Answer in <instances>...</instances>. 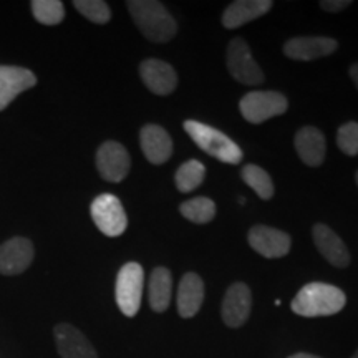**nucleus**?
Listing matches in <instances>:
<instances>
[{
    "instance_id": "obj_1",
    "label": "nucleus",
    "mask_w": 358,
    "mask_h": 358,
    "mask_svg": "<svg viewBox=\"0 0 358 358\" xmlns=\"http://www.w3.org/2000/svg\"><path fill=\"white\" fill-rule=\"evenodd\" d=\"M127 7L131 13L133 22L141 34L155 43L171 40L178 32L176 20L161 2L156 0H129Z\"/></svg>"
},
{
    "instance_id": "obj_2",
    "label": "nucleus",
    "mask_w": 358,
    "mask_h": 358,
    "mask_svg": "<svg viewBox=\"0 0 358 358\" xmlns=\"http://www.w3.org/2000/svg\"><path fill=\"white\" fill-rule=\"evenodd\" d=\"M347 297L343 290L324 282L303 285L292 301V310L301 317H329L345 307Z\"/></svg>"
},
{
    "instance_id": "obj_3",
    "label": "nucleus",
    "mask_w": 358,
    "mask_h": 358,
    "mask_svg": "<svg viewBox=\"0 0 358 358\" xmlns=\"http://www.w3.org/2000/svg\"><path fill=\"white\" fill-rule=\"evenodd\" d=\"M185 129L204 153L213 156L221 163L239 164L243 161L244 153L239 145L219 129L201 122H194V120L185 122Z\"/></svg>"
},
{
    "instance_id": "obj_4",
    "label": "nucleus",
    "mask_w": 358,
    "mask_h": 358,
    "mask_svg": "<svg viewBox=\"0 0 358 358\" xmlns=\"http://www.w3.org/2000/svg\"><path fill=\"white\" fill-rule=\"evenodd\" d=\"M145 272L136 262H128L120 268L116 277V303L127 317H134L141 307Z\"/></svg>"
},
{
    "instance_id": "obj_5",
    "label": "nucleus",
    "mask_w": 358,
    "mask_h": 358,
    "mask_svg": "<svg viewBox=\"0 0 358 358\" xmlns=\"http://www.w3.org/2000/svg\"><path fill=\"white\" fill-rule=\"evenodd\" d=\"M289 108L287 98L277 92H249L239 101L241 113L249 123L261 124Z\"/></svg>"
},
{
    "instance_id": "obj_6",
    "label": "nucleus",
    "mask_w": 358,
    "mask_h": 358,
    "mask_svg": "<svg viewBox=\"0 0 358 358\" xmlns=\"http://www.w3.org/2000/svg\"><path fill=\"white\" fill-rule=\"evenodd\" d=\"M92 217L98 229L108 237H118L127 231V213H124L122 201L113 194H100L93 201Z\"/></svg>"
},
{
    "instance_id": "obj_7",
    "label": "nucleus",
    "mask_w": 358,
    "mask_h": 358,
    "mask_svg": "<svg viewBox=\"0 0 358 358\" xmlns=\"http://www.w3.org/2000/svg\"><path fill=\"white\" fill-rule=\"evenodd\" d=\"M227 69L237 82L244 85H259L264 82V73L245 40L232 38L227 47Z\"/></svg>"
},
{
    "instance_id": "obj_8",
    "label": "nucleus",
    "mask_w": 358,
    "mask_h": 358,
    "mask_svg": "<svg viewBox=\"0 0 358 358\" xmlns=\"http://www.w3.org/2000/svg\"><path fill=\"white\" fill-rule=\"evenodd\" d=\"M96 168L103 179L120 182L128 176L131 158L123 145L116 141H105L96 151Z\"/></svg>"
},
{
    "instance_id": "obj_9",
    "label": "nucleus",
    "mask_w": 358,
    "mask_h": 358,
    "mask_svg": "<svg viewBox=\"0 0 358 358\" xmlns=\"http://www.w3.org/2000/svg\"><path fill=\"white\" fill-rule=\"evenodd\" d=\"M250 248L267 259H279L287 256L292 239L287 232L268 226H254L249 231Z\"/></svg>"
},
{
    "instance_id": "obj_10",
    "label": "nucleus",
    "mask_w": 358,
    "mask_h": 358,
    "mask_svg": "<svg viewBox=\"0 0 358 358\" xmlns=\"http://www.w3.org/2000/svg\"><path fill=\"white\" fill-rule=\"evenodd\" d=\"M252 307V294L243 282H236L227 289L222 301V320L231 329L243 327L250 315Z\"/></svg>"
},
{
    "instance_id": "obj_11",
    "label": "nucleus",
    "mask_w": 358,
    "mask_h": 358,
    "mask_svg": "<svg viewBox=\"0 0 358 358\" xmlns=\"http://www.w3.org/2000/svg\"><path fill=\"white\" fill-rule=\"evenodd\" d=\"M34 261V245L25 237H12L0 245V274L19 275Z\"/></svg>"
},
{
    "instance_id": "obj_12",
    "label": "nucleus",
    "mask_w": 358,
    "mask_h": 358,
    "mask_svg": "<svg viewBox=\"0 0 358 358\" xmlns=\"http://www.w3.org/2000/svg\"><path fill=\"white\" fill-rule=\"evenodd\" d=\"M140 75L143 83L155 95H169L176 90L178 75L174 69L166 62L158 60V58H146L140 65Z\"/></svg>"
},
{
    "instance_id": "obj_13",
    "label": "nucleus",
    "mask_w": 358,
    "mask_h": 358,
    "mask_svg": "<svg viewBox=\"0 0 358 358\" xmlns=\"http://www.w3.org/2000/svg\"><path fill=\"white\" fill-rule=\"evenodd\" d=\"M62 358H98L90 340L70 324H58L53 330Z\"/></svg>"
},
{
    "instance_id": "obj_14",
    "label": "nucleus",
    "mask_w": 358,
    "mask_h": 358,
    "mask_svg": "<svg viewBox=\"0 0 358 358\" xmlns=\"http://www.w3.org/2000/svg\"><path fill=\"white\" fill-rule=\"evenodd\" d=\"M37 83V78L30 70L20 66L0 65V111L6 110L10 103Z\"/></svg>"
},
{
    "instance_id": "obj_15",
    "label": "nucleus",
    "mask_w": 358,
    "mask_h": 358,
    "mask_svg": "<svg viewBox=\"0 0 358 358\" xmlns=\"http://www.w3.org/2000/svg\"><path fill=\"white\" fill-rule=\"evenodd\" d=\"M337 48V40L330 37H295L284 45V53L292 60L312 62L330 55Z\"/></svg>"
},
{
    "instance_id": "obj_16",
    "label": "nucleus",
    "mask_w": 358,
    "mask_h": 358,
    "mask_svg": "<svg viewBox=\"0 0 358 358\" xmlns=\"http://www.w3.org/2000/svg\"><path fill=\"white\" fill-rule=\"evenodd\" d=\"M143 155L151 164H163L173 155V140L166 129L158 124H146L140 133Z\"/></svg>"
},
{
    "instance_id": "obj_17",
    "label": "nucleus",
    "mask_w": 358,
    "mask_h": 358,
    "mask_svg": "<svg viewBox=\"0 0 358 358\" xmlns=\"http://www.w3.org/2000/svg\"><path fill=\"white\" fill-rule=\"evenodd\" d=\"M313 243H315L319 252L335 267H347L350 264V252L343 241L335 234L325 224H315L313 226Z\"/></svg>"
},
{
    "instance_id": "obj_18",
    "label": "nucleus",
    "mask_w": 358,
    "mask_h": 358,
    "mask_svg": "<svg viewBox=\"0 0 358 358\" xmlns=\"http://www.w3.org/2000/svg\"><path fill=\"white\" fill-rule=\"evenodd\" d=\"M295 150L307 166H320L325 159L327 143L324 133L315 127H303L295 134Z\"/></svg>"
},
{
    "instance_id": "obj_19",
    "label": "nucleus",
    "mask_w": 358,
    "mask_h": 358,
    "mask_svg": "<svg viewBox=\"0 0 358 358\" xmlns=\"http://www.w3.org/2000/svg\"><path fill=\"white\" fill-rule=\"evenodd\" d=\"M204 301L203 279L194 272H187L178 287V312L182 319H191L199 312Z\"/></svg>"
},
{
    "instance_id": "obj_20",
    "label": "nucleus",
    "mask_w": 358,
    "mask_h": 358,
    "mask_svg": "<svg viewBox=\"0 0 358 358\" xmlns=\"http://www.w3.org/2000/svg\"><path fill=\"white\" fill-rule=\"evenodd\" d=\"M272 8L271 0H237L222 13V25L226 29H237L266 15Z\"/></svg>"
},
{
    "instance_id": "obj_21",
    "label": "nucleus",
    "mask_w": 358,
    "mask_h": 358,
    "mask_svg": "<svg viewBox=\"0 0 358 358\" xmlns=\"http://www.w3.org/2000/svg\"><path fill=\"white\" fill-rule=\"evenodd\" d=\"M150 307L155 312H166L171 303L173 277L166 267H156L150 277Z\"/></svg>"
},
{
    "instance_id": "obj_22",
    "label": "nucleus",
    "mask_w": 358,
    "mask_h": 358,
    "mask_svg": "<svg viewBox=\"0 0 358 358\" xmlns=\"http://www.w3.org/2000/svg\"><path fill=\"white\" fill-rule=\"evenodd\" d=\"M206 176V168L198 159H189L182 163L174 176L176 187L181 192H191L203 185Z\"/></svg>"
},
{
    "instance_id": "obj_23",
    "label": "nucleus",
    "mask_w": 358,
    "mask_h": 358,
    "mask_svg": "<svg viewBox=\"0 0 358 358\" xmlns=\"http://www.w3.org/2000/svg\"><path fill=\"white\" fill-rule=\"evenodd\" d=\"M241 178L249 187H252L257 192V196L261 199H271L274 196V185H272V179L268 176L266 169L256 164H248L241 171Z\"/></svg>"
},
{
    "instance_id": "obj_24",
    "label": "nucleus",
    "mask_w": 358,
    "mask_h": 358,
    "mask_svg": "<svg viewBox=\"0 0 358 358\" xmlns=\"http://www.w3.org/2000/svg\"><path fill=\"white\" fill-rule=\"evenodd\" d=\"M182 216L196 224H208L216 216V204L209 198H192L179 206Z\"/></svg>"
},
{
    "instance_id": "obj_25",
    "label": "nucleus",
    "mask_w": 358,
    "mask_h": 358,
    "mask_svg": "<svg viewBox=\"0 0 358 358\" xmlns=\"http://www.w3.org/2000/svg\"><path fill=\"white\" fill-rule=\"evenodd\" d=\"M32 12L43 25H58L65 17V7L60 0H34Z\"/></svg>"
},
{
    "instance_id": "obj_26",
    "label": "nucleus",
    "mask_w": 358,
    "mask_h": 358,
    "mask_svg": "<svg viewBox=\"0 0 358 358\" xmlns=\"http://www.w3.org/2000/svg\"><path fill=\"white\" fill-rule=\"evenodd\" d=\"M73 7L93 24H108L111 19L108 3L103 0H75Z\"/></svg>"
},
{
    "instance_id": "obj_27",
    "label": "nucleus",
    "mask_w": 358,
    "mask_h": 358,
    "mask_svg": "<svg viewBox=\"0 0 358 358\" xmlns=\"http://www.w3.org/2000/svg\"><path fill=\"white\" fill-rule=\"evenodd\" d=\"M337 145L342 150V153L348 156L358 155V123L350 122L338 128Z\"/></svg>"
},
{
    "instance_id": "obj_28",
    "label": "nucleus",
    "mask_w": 358,
    "mask_h": 358,
    "mask_svg": "<svg viewBox=\"0 0 358 358\" xmlns=\"http://www.w3.org/2000/svg\"><path fill=\"white\" fill-rule=\"evenodd\" d=\"M350 6V0H324L320 2V7L325 12H340Z\"/></svg>"
},
{
    "instance_id": "obj_29",
    "label": "nucleus",
    "mask_w": 358,
    "mask_h": 358,
    "mask_svg": "<svg viewBox=\"0 0 358 358\" xmlns=\"http://www.w3.org/2000/svg\"><path fill=\"white\" fill-rule=\"evenodd\" d=\"M350 78L353 80V83H355V87L358 88V64L352 65V69H350Z\"/></svg>"
},
{
    "instance_id": "obj_30",
    "label": "nucleus",
    "mask_w": 358,
    "mask_h": 358,
    "mask_svg": "<svg viewBox=\"0 0 358 358\" xmlns=\"http://www.w3.org/2000/svg\"><path fill=\"white\" fill-rule=\"evenodd\" d=\"M289 358H320V357L312 355V353H295V355L289 357Z\"/></svg>"
},
{
    "instance_id": "obj_31",
    "label": "nucleus",
    "mask_w": 358,
    "mask_h": 358,
    "mask_svg": "<svg viewBox=\"0 0 358 358\" xmlns=\"http://www.w3.org/2000/svg\"><path fill=\"white\" fill-rule=\"evenodd\" d=\"M245 203V198H239V204H244Z\"/></svg>"
},
{
    "instance_id": "obj_32",
    "label": "nucleus",
    "mask_w": 358,
    "mask_h": 358,
    "mask_svg": "<svg viewBox=\"0 0 358 358\" xmlns=\"http://www.w3.org/2000/svg\"><path fill=\"white\" fill-rule=\"evenodd\" d=\"M352 358H358V350H357V352H355V355H353V357H352Z\"/></svg>"
},
{
    "instance_id": "obj_33",
    "label": "nucleus",
    "mask_w": 358,
    "mask_h": 358,
    "mask_svg": "<svg viewBox=\"0 0 358 358\" xmlns=\"http://www.w3.org/2000/svg\"><path fill=\"white\" fill-rule=\"evenodd\" d=\"M357 185H358V173H357Z\"/></svg>"
}]
</instances>
